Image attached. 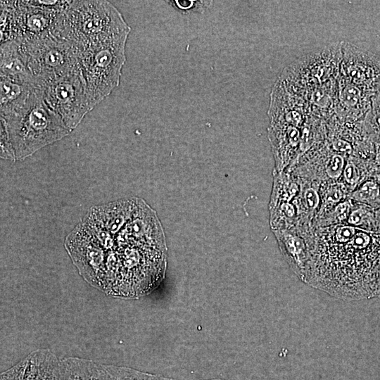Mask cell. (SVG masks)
<instances>
[{
	"mask_svg": "<svg viewBox=\"0 0 380 380\" xmlns=\"http://www.w3.org/2000/svg\"><path fill=\"white\" fill-rule=\"evenodd\" d=\"M379 258V234L347 224L319 227L303 281L338 298H367Z\"/></svg>",
	"mask_w": 380,
	"mask_h": 380,
	"instance_id": "cell-1",
	"label": "cell"
},
{
	"mask_svg": "<svg viewBox=\"0 0 380 380\" xmlns=\"http://www.w3.org/2000/svg\"><path fill=\"white\" fill-rule=\"evenodd\" d=\"M1 120V157L25 158L72 131L44 99L37 86L25 103Z\"/></svg>",
	"mask_w": 380,
	"mask_h": 380,
	"instance_id": "cell-2",
	"label": "cell"
},
{
	"mask_svg": "<svg viewBox=\"0 0 380 380\" xmlns=\"http://www.w3.org/2000/svg\"><path fill=\"white\" fill-rule=\"evenodd\" d=\"M129 28L122 13L110 2L77 0L70 1L63 10L53 34L84 47Z\"/></svg>",
	"mask_w": 380,
	"mask_h": 380,
	"instance_id": "cell-3",
	"label": "cell"
},
{
	"mask_svg": "<svg viewBox=\"0 0 380 380\" xmlns=\"http://www.w3.org/2000/svg\"><path fill=\"white\" fill-rule=\"evenodd\" d=\"M131 28L82 47L80 69L92 110L119 85Z\"/></svg>",
	"mask_w": 380,
	"mask_h": 380,
	"instance_id": "cell-4",
	"label": "cell"
},
{
	"mask_svg": "<svg viewBox=\"0 0 380 380\" xmlns=\"http://www.w3.org/2000/svg\"><path fill=\"white\" fill-rule=\"evenodd\" d=\"M67 6L49 8L37 1H1V43H24L53 34Z\"/></svg>",
	"mask_w": 380,
	"mask_h": 380,
	"instance_id": "cell-5",
	"label": "cell"
},
{
	"mask_svg": "<svg viewBox=\"0 0 380 380\" xmlns=\"http://www.w3.org/2000/svg\"><path fill=\"white\" fill-rule=\"evenodd\" d=\"M341 44L342 42L334 43L298 58L282 72L279 79L290 92L303 89L298 96L300 98L316 89L336 83L340 73Z\"/></svg>",
	"mask_w": 380,
	"mask_h": 380,
	"instance_id": "cell-6",
	"label": "cell"
},
{
	"mask_svg": "<svg viewBox=\"0 0 380 380\" xmlns=\"http://www.w3.org/2000/svg\"><path fill=\"white\" fill-rule=\"evenodd\" d=\"M27 56L36 84L80 69L81 47L53 34L20 42Z\"/></svg>",
	"mask_w": 380,
	"mask_h": 380,
	"instance_id": "cell-7",
	"label": "cell"
},
{
	"mask_svg": "<svg viewBox=\"0 0 380 380\" xmlns=\"http://www.w3.org/2000/svg\"><path fill=\"white\" fill-rule=\"evenodd\" d=\"M37 86L46 103L71 130L91 110L80 69Z\"/></svg>",
	"mask_w": 380,
	"mask_h": 380,
	"instance_id": "cell-8",
	"label": "cell"
},
{
	"mask_svg": "<svg viewBox=\"0 0 380 380\" xmlns=\"http://www.w3.org/2000/svg\"><path fill=\"white\" fill-rule=\"evenodd\" d=\"M300 180L288 170L274 172L269 203L272 231L297 228L300 225L298 197Z\"/></svg>",
	"mask_w": 380,
	"mask_h": 380,
	"instance_id": "cell-9",
	"label": "cell"
},
{
	"mask_svg": "<svg viewBox=\"0 0 380 380\" xmlns=\"http://www.w3.org/2000/svg\"><path fill=\"white\" fill-rule=\"evenodd\" d=\"M340 75L361 89L374 95L380 91V55L342 42Z\"/></svg>",
	"mask_w": 380,
	"mask_h": 380,
	"instance_id": "cell-10",
	"label": "cell"
},
{
	"mask_svg": "<svg viewBox=\"0 0 380 380\" xmlns=\"http://www.w3.org/2000/svg\"><path fill=\"white\" fill-rule=\"evenodd\" d=\"M118 241L166 250L164 232L156 213L143 200L137 198L133 213L118 234Z\"/></svg>",
	"mask_w": 380,
	"mask_h": 380,
	"instance_id": "cell-11",
	"label": "cell"
},
{
	"mask_svg": "<svg viewBox=\"0 0 380 380\" xmlns=\"http://www.w3.org/2000/svg\"><path fill=\"white\" fill-rule=\"evenodd\" d=\"M315 230L294 228L272 231L287 264L292 272L303 281L314 243Z\"/></svg>",
	"mask_w": 380,
	"mask_h": 380,
	"instance_id": "cell-12",
	"label": "cell"
},
{
	"mask_svg": "<svg viewBox=\"0 0 380 380\" xmlns=\"http://www.w3.org/2000/svg\"><path fill=\"white\" fill-rule=\"evenodd\" d=\"M373 96L339 74L334 114L342 122H360L371 109Z\"/></svg>",
	"mask_w": 380,
	"mask_h": 380,
	"instance_id": "cell-13",
	"label": "cell"
},
{
	"mask_svg": "<svg viewBox=\"0 0 380 380\" xmlns=\"http://www.w3.org/2000/svg\"><path fill=\"white\" fill-rule=\"evenodd\" d=\"M0 76L37 86L27 56L20 42L8 40L1 43Z\"/></svg>",
	"mask_w": 380,
	"mask_h": 380,
	"instance_id": "cell-14",
	"label": "cell"
},
{
	"mask_svg": "<svg viewBox=\"0 0 380 380\" xmlns=\"http://www.w3.org/2000/svg\"><path fill=\"white\" fill-rule=\"evenodd\" d=\"M24 361L25 380H65L61 359L49 350H36Z\"/></svg>",
	"mask_w": 380,
	"mask_h": 380,
	"instance_id": "cell-15",
	"label": "cell"
},
{
	"mask_svg": "<svg viewBox=\"0 0 380 380\" xmlns=\"http://www.w3.org/2000/svg\"><path fill=\"white\" fill-rule=\"evenodd\" d=\"M65 380H113L106 365L84 358L61 359Z\"/></svg>",
	"mask_w": 380,
	"mask_h": 380,
	"instance_id": "cell-16",
	"label": "cell"
},
{
	"mask_svg": "<svg viewBox=\"0 0 380 380\" xmlns=\"http://www.w3.org/2000/svg\"><path fill=\"white\" fill-rule=\"evenodd\" d=\"M36 87L0 76V116H5L23 106Z\"/></svg>",
	"mask_w": 380,
	"mask_h": 380,
	"instance_id": "cell-17",
	"label": "cell"
},
{
	"mask_svg": "<svg viewBox=\"0 0 380 380\" xmlns=\"http://www.w3.org/2000/svg\"><path fill=\"white\" fill-rule=\"evenodd\" d=\"M350 194L348 189L341 181L321 182L320 207L315 219L326 214L339 203L350 198Z\"/></svg>",
	"mask_w": 380,
	"mask_h": 380,
	"instance_id": "cell-18",
	"label": "cell"
},
{
	"mask_svg": "<svg viewBox=\"0 0 380 380\" xmlns=\"http://www.w3.org/2000/svg\"><path fill=\"white\" fill-rule=\"evenodd\" d=\"M346 224L369 232H376L375 210L353 201Z\"/></svg>",
	"mask_w": 380,
	"mask_h": 380,
	"instance_id": "cell-19",
	"label": "cell"
},
{
	"mask_svg": "<svg viewBox=\"0 0 380 380\" xmlns=\"http://www.w3.org/2000/svg\"><path fill=\"white\" fill-rule=\"evenodd\" d=\"M350 198L376 210L380 207V188L376 180L369 177L350 193Z\"/></svg>",
	"mask_w": 380,
	"mask_h": 380,
	"instance_id": "cell-20",
	"label": "cell"
},
{
	"mask_svg": "<svg viewBox=\"0 0 380 380\" xmlns=\"http://www.w3.org/2000/svg\"><path fill=\"white\" fill-rule=\"evenodd\" d=\"M113 380H176L129 367L106 365Z\"/></svg>",
	"mask_w": 380,
	"mask_h": 380,
	"instance_id": "cell-21",
	"label": "cell"
},
{
	"mask_svg": "<svg viewBox=\"0 0 380 380\" xmlns=\"http://www.w3.org/2000/svg\"><path fill=\"white\" fill-rule=\"evenodd\" d=\"M24 359L1 374V380H25Z\"/></svg>",
	"mask_w": 380,
	"mask_h": 380,
	"instance_id": "cell-22",
	"label": "cell"
},
{
	"mask_svg": "<svg viewBox=\"0 0 380 380\" xmlns=\"http://www.w3.org/2000/svg\"><path fill=\"white\" fill-rule=\"evenodd\" d=\"M371 110L380 113V91L376 93L372 99Z\"/></svg>",
	"mask_w": 380,
	"mask_h": 380,
	"instance_id": "cell-23",
	"label": "cell"
},
{
	"mask_svg": "<svg viewBox=\"0 0 380 380\" xmlns=\"http://www.w3.org/2000/svg\"><path fill=\"white\" fill-rule=\"evenodd\" d=\"M376 232L380 234V207L375 210Z\"/></svg>",
	"mask_w": 380,
	"mask_h": 380,
	"instance_id": "cell-24",
	"label": "cell"
},
{
	"mask_svg": "<svg viewBox=\"0 0 380 380\" xmlns=\"http://www.w3.org/2000/svg\"><path fill=\"white\" fill-rule=\"evenodd\" d=\"M375 162L380 169V144H375Z\"/></svg>",
	"mask_w": 380,
	"mask_h": 380,
	"instance_id": "cell-25",
	"label": "cell"
},
{
	"mask_svg": "<svg viewBox=\"0 0 380 380\" xmlns=\"http://www.w3.org/2000/svg\"><path fill=\"white\" fill-rule=\"evenodd\" d=\"M372 177L376 180L380 188V170L377 171Z\"/></svg>",
	"mask_w": 380,
	"mask_h": 380,
	"instance_id": "cell-26",
	"label": "cell"
},
{
	"mask_svg": "<svg viewBox=\"0 0 380 380\" xmlns=\"http://www.w3.org/2000/svg\"><path fill=\"white\" fill-rule=\"evenodd\" d=\"M205 380H224L220 379H205Z\"/></svg>",
	"mask_w": 380,
	"mask_h": 380,
	"instance_id": "cell-27",
	"label": "cell"
}]
</instances>
